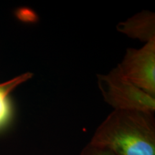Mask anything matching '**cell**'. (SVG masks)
<instances>
[{
  "instance_id": "6da1fadb",
  "label": "cell",
  "mask_w": 155,
  "mask_h": 155,
  "mask_svg": "<svg viewBox=\"0 0 155 155\" xmlns=\"http://www.w3.org/2000/svg\"><path fill=\"white\" fill-rule=\"evenodd\" d=\"M153 114L114 110L98 127L90 143L115 155H155Z\"/></svg>"
},
{
  "instance_id": "7a4b0ae2",
  "label": "cell",
  "mask_w": 155,
  "mask_h": 155,
  "mask_svg": "<svg viewBox=\"0 0 155 155\" xmlns=\"http://www.w3.org/2000/svg\"><path fill=\"white\" fill-rule=\"evenodd\" d=\"M98 86L105 101L114 110L154 112L155 96L136 86L118 66L107 74L98 75Z\"/></svg>"
},
{
  "instance_id": "3957f363",
  "label": "cell",
  "mask_w": 155,
  "mask_h": 155,
  "mask_svg": "<svg viewBox=\"0 0 155 155\" xmlns=\"http://www.w3.org/2000/svg\"><path fill=\"white\" fill-rule=\"evenodd\" d=\"M117 66L136 86L155 96V40L139 49L128 48Z\"/></svg>"
},
{
  "instance_id": "277c9868",
  "label": "cell",
  "mask_w": 155,
  "mask_h": 155,
  "mask_svg": "<svg viewBox=\"0 0 155 155\" xmlns=\"http://www.w3.org/2000/svg\"><path fill=\"white\" fill-rule=\"evenodd\" d=\"M119 32L145 43L155 40V15L144 10L116 26Z\"/></svg>"
},
{
  "instance_id": "5b68a950",
  "label": "cell",
  "mask_w": 155,
  "mask_h": 155,
  "mask_svg": "<svg viewBox=\"0 0 155 155\" xmlns=\"http://www.w3.org/2000/svg\"><path fill=\"white\" fill-rule=\"evenodd\" d=\"M32 77L30 72L23 73L7 82L0 83V129L8 123L11 116V106L9 96L17 86Z\"/></svg>"
},
{
  "instance_id": "8992f818",
  "label": "cell",
  "mask_w": 155,
  "mask_h": 155,
  "mask_svg": "<svg viewBox=\"0 0 155 155\" xmlns=\"http://www.w3.org/2000/svg\"><path fill=\"white\" fill-rule=\"evenodd\" d=\"M80 155H115L108 149L96 146L91 143L83 149Z\"/></svg>"
}]
</instances>
